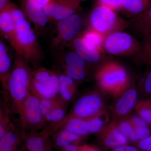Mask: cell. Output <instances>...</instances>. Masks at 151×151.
<instances>
[{"instance_id": "1", "label": "cell", "mask_w": 151, "mask_h": 151, "mask_svg": "<svg viewBox=\"0 0 151 151\" xmlns=\"http://www.w3.org/2000/svg\"><path fill=\"white\" fill-rule=\"evenodd\" d=\"M32 70L29 63L15 52L6 91L16 111L31 92Z\"/></svg>"}, {"instance_id": "2", "label": "cell", "mask_w": 151, "mask_h": 151, "mask_svg": "<svg viewBox=\"0 0 151 151\" xmlns=\"http://www.w3.org/2000/svg\"><path fill=\"white\" fill-rule=\"evenodd\" d=\"M94 77L100 89L114 97H119L129 86L127 70L120 63L114 61L102 64Z\"/></svg>"}, {"instance_id": "3", "label": "cell", "mask_w": 151, "mask_h": 151, "mask_svg": "<svg viewBox=\"0 0 151 151\" xmlns=\"http://www.w3.org/2000/svg\"><path fill=\"white\" fill-rule=\"evenodd\" d=\"M13 48L21 55L32 68L40 67L43 58L36 34L27 19L16 25Z\"/></svg>"}, {"instance_id": "4", "label": "cell", "mask_w": 151, "mask_h": 151, "mask_svg": "<svg viewBox=\"0 0 151 151\" xmlns=\"http://www.w3.org/2000/svg\"><path fill=\"white\" fill-rule=\"evenodd\" d=\"M79 12L56 22L50 42L51 47L55 53L68 47L79 35L85 23V20Z\"/></svg>"}, {"instance_id": "5", "label": "cell", "mask_w": 151, "mask_h": 151, "mask_svg": "<svg viewBox=\"0 0 151 151\" xmlns=\"http://www.w3.org/2000/svg\"><path fill=\"white\" fill-rule=\"evenodd\" d=\"M89 27L107 36L128 27L129 22L119 18L116 12L105 6L97 5L88 17Z\"/></svg>"}, {"instance_id": "6", "label": "cell", "mask_w": 151, "mask_h": 151, "mask_svg": "<svg viewBox=\"0 0 151 151\" xmlns=\"http://www.w3.org/2000/svg\"><path fill=\"white\" fill-rule=\"evenodd\" d=\"M40 102V99L31 92L17 110L19 126L24 132H37L46 125Z\"/></svg>"}, {"instance_id": "7", "label": "cell", "mask_w": 151, "mask_h": 151, "mask_svg": "<svg viewBox=\"0 0 151 151\" xmlns=\"http://www.w3.org/2000/svg\"><path fill=\"white\" fill-rule=\"evenodd\" d=\"M59 86L58 75L54 70L40 66L33 68L31 92L40 99L57 97Z\"/></svg>"}, {"instance_id": "8", "label": "cell", "mask_w": 151, "mask_h": 151, "mask_svg": "<svg viewBox=\"0 0 151 151\" xmlns=\"http://www.w3.org/2000/svg\"><path fill=\"white\" fill-rule=\"evenodd\" d=\"M142 45L127 33L117 31L106 36L104 50L113 55L124 56L137 53L142 50Z\"/></svg>"}, {"instance_id": "9", "label": "cell", "mask_w": 151, "mask_h": 151, "mask_svg": "<svg viewBox=\"0 0 151 151\" xmlns=\"http://www.w3.org/2000/svg\"><path fill=\"white\" fill-rule=\"evenodd\" d=\"M105 111L103 98L96 92L82 95L76 100L70 112L63 120L52 128L70 118L76 117L84 119H92Z\"/></svg>"}, {"instance_id": "10", "label": "cell", "mask_w": 151, "mask_h": 151, "mask_svg": "<svg viewBox=\"0 0 151 151\" xmlns=\"http://www.w3.org/2000/svg\"><path fill=\"white\" fill-rule=\"evenodd\" d=\"M49 22H56L81 10L77 0H51L43 7Z\"/></svg>"}, {"instance_id": "11", "label": "cell", "mask_w": 151, "mask_h": 151, "mask_svg": "<svg viewBox=\"0 0 151 151\" xmlns=\"http://www.w3.org/2000/svg\"><path fill=\"white\" fill-rule=\"evenodd\" d=\"M138 98V92L134 86L128 88L120 95L112 108L114 120L122 119L134 108Z\"/></svg>"}, {"instance_id": "12", "label": "cell", "mask_w": 151, "mask_h": 151, "mask_svg": "<svg viewBox=\"0 0 151 151\" xmlns=\"http://www.w3.org/2000/svg\"><path fill=\"white\" fill-rule=\"evenodd\" d=\"M23 7L27 17L34 24L38 32L45 31L49 21L43 7L33 0H24Z\"/></svg>"}, {"instance_id": "13", "label": "cell", "mask_w": 151, "mask_h": 151, "mask_svg": "<svg viewBox=\"0 0 151 151\" xmlns=\"http://www.w3.org/2000/svg\"><path fill=\"white\" fill-rule=\"evenodd\" d=\"M67 48L75 52L90 65L98 64L102 61L101 52L87 43L79 35L71 42Z\"/></svg>"}, {"instance_id": "14", "label": "cell", "mask_w": 151, "mask_h": 151, "mask_svg": "<svg viewBox=\"0 0 151 151\" xmlns=\"http://www.w3.org/2000/svg\"><path fill=\"white\" fill-rule=\"evenodd\" d=\"M98 133L103 145L108 148L113 149L128 145L129 140L119 131L115 120L106 125Z\"/></svg>"}, {"instance_id": "15", "label": "cell", "mask_w": 151, "mask_h": 151, "mask_svg": "<svg viewBox=\"0 0 151 151\" xmlns=\"http://www.w3.org/2000/svg\"><path fill=\"white\" fill-rule=\"evenodd\" d=\"M12 54L10 49L2 38L0 40V80L2 87L6 91L8 81L12 68Z\"/></svg>"}, {"instance_id": "16", "label": "cell", "mask_w": 151, "mask_h": 151, "mask_svg": "<svg viewBox=\"0 0 151 151\" xmlns=\"http://www.w3.org/2000/svg\"><path fill=\"white\" fill-rule=\"evenodd\" d=\"M16 24L14 21L9 5L0 11V32L1 38L9 44L12 47L14 43Z\"/></svg>"}, {"instance_id": "17", "label": "cell", "mask_w": 151, "mask_h": 151, "mask_svg": "<svg viewBox=\"0 0 151 151\" xmlns=\"http://www.w3.org/2000/svg\"><path fill=\"white\" fill-rule=\"evenodd\" d=\"M128 27L142 38L151 34V5L142 14L130 19Z\"/></svg>"}, {"instance_id": "18", "label": "cell", "mask_w": 151, "mask_h": 151, "mask_svg": "<svg viewBox=\"0 0 151 151\" xmlns=\"http://www.w3.org/2000/svg\"><path fill=\"white\" fill-rule=\"evenodd\" d=\"M54 70L58 73L59 78V97L68 103L73 99L76 94L77 82L69 76L60 71Z\"/></svg>"}, {"instance_id": "19", "label": "cell", "mask_w": 151, "mask_h": 151, "mask_svg": "<svg viewBox=\"0 0 151 151\" xmlns=\"http://www.w3.org/2000/svg\"><path fill=\"white\" fill-rule=\"evenodd\" d=\"M24 131L15 125L9 132L0 138V151H9L17 148L23 141Z\"/></svg>"}, {"instance_id": "20", "label": "cell", "mask_w": 151, "mask_h": 151, "mask_svg": "<svg viewBox=\"0 0 151 151\" xmlns=\"http://www.w3.org/2000/svg\"><path fill=\"white\" fill-rule=\"evenodd\" d=\"M122 10L131 19L140 15L151 5V0H122Z\"/></svg>"}, {"instance_id": "21", "label": "cell", "mask_w": 151, "mask_h": 151, "mask_svg": "<svg viewBox=\"0 0 151 151\" xmlns=\"http://www.w3.org/2000/svg\"><path fill=\"white\" fill-rule=\"evenodd\" d=\"M56 147L62 150L70 144H77L82 137L64 129H60L52 134Z\"/></svg>"}, {"instance_id": "22", "label": "cell", "mask_w": 151, "mask_h": 151, "mask_svg": "<svg viewBox=\"0 0 151 151\" xmlns=\"http://www.w3.org/2000/svg\"><path fill=\"white\" fill-rule=\"evenodd\" d=\"M80 36L87 43L100 52L104 50V45L106 36L89 28L84 31Z\"/></svg>"}, {"instance_id": "23", "label": "cell", "mask_w": 151, "mask_h": 151, "mask_svg": "<svg viewBox=\"0 0 151 151\" xmlns=\"http://www.w3.org/2000/svg\"><path fill=\"white\" fill-rule=\"evenodd\" d=\"M5 96L4 97L3 106L0 110V138L4 136L15 126L11 119V110L9 103L6 102Z\"/></svg>"}, {"instance_id": "24", "label": "cell", "mask_w": 151, "mask_h": 151, "mask_svg": "<svg viewBox=\"0 0 151 151\" xmlns=\"http://www.w3.org/2000/svg\"><path fill=\"white\" fill-rule=\"evenodd\" d=\"M67 103H63L53 109L44 117L47 126L52 129L65 118L67 112Z\"/></svg>"}, {"instance_id": "25", "label": "cell", "mask_w": 151, "mask_h": 151, "mask_svg": "<svg viewBox=\"0 0 151 151\" xmlns=\"http://www.w3.org/2000/svg\"><path fill=\"white\" fill-rule=\"evenodd\" d=\"M109 115L104 111L97 116L88 119L90 134L99 133L107 125Z\"/></svg>"}, {"instance_id": "26", "label": "cell", "mask_w": 151, "mask_h": 151, "mask_svg": "<svg viewBox=\"0 0 151 151\" xmlns=\"http://www.w3.org/2000/svg\"><path fill=\"white\" fill-rule=\"evenodd\" d=\"M134 108L138 115L151 125V101L150 98L137 102Z\"/></svg>"}, {"instance_id": "27", "label": "cell", "mask_w": 151, "mask_h": 151, "mask_svg": "<svg viewBox=\"0 0 151 151\" xmlns=\"http://www.w3.org/2000/svg\"><path fill=\"white\" fill-rule=\"evenodd\" d=\"M63 103H66L59 97L40 99V106L41 112L43 117L46 116L55 108Z\"/></svg>"}, {"instance_id": "28", "label": "cell", "mask_w": 151, "mask_h": 151, "mask_svg": "<svg viewBox=\"0 0 151 151\" xmlns=\"http://www.w3.org/2000/svg\"><path fill=\"white\" fill-rule=\"evenodd\" d=\"M142 47L138 55L145 64L151 66V33L142 38Z\"/></svg>"}, {"instance_id": "29", "label": "cell", "mask_w": 151, "mask_h": 151, "mask_svg": "<svg viewBox=\"0 0 151 151\" xmlns=\"http://www.w3.org/2000/svg\"><path fill=\"white\" fill-rule=\"evenodd\" d=\"M150 136L151 129L148 127L134 128L128 138V140L136 144Z\"/></svg>"}, {"instance_id": "30", "label": "cell", "mask_w": 151, "mask_h": 151, "mask_svg": "<svg viewBox=\"0 0 151 151\" xmlns=\"http://www.w3.org/2000/svg\"><path fill=\"white\" fill-rule=\"evenodd\" d=\"M12 17L16 24H18L27 19V17L23 11L12 2L9 4Z\"/></svg>"}, {"instance_id": "31", "label": "cell", "mask_w": 151, "mask_h": 151, "mask_svg": "<svg viewBox=\"0 0 151 151\" xmlns=\"http://www.w3.org/2000/svg\"><path fill=\"white\" fill-rule=\"evenodd\" d=\"M119 122H116L119 131L128 139L131 133L134 130V127L130 122L129 119H122Z\"/></svg>"}, {"instance_id": "32", "label": "cell", "mask_w": 151, "mask_h": 151, "mask_svg": "<svg viewBox=\"0 0 151 151\" xmlns=\"http://www.w3.org/2000/svg\"><path fill=\"white\" fill-rule=\"evenodd\" d=\"M97 5L105 6L116 12L122 8V0H97Z\"/></svg>"}, {"instance_id": "33", "label": "cell", "mask_w": 151, "mask_h": 151, "mask_svg": "<svg viewBox=\"0 0 151 151\" xmlns=\"http://www.w3.org/2000/svg\"><path fill=\"white\" fill-rule=\"evenodd\" d=\"M144 77L142 83V89L143 93L146 96H151V66Z\"/></svg>"}, {"instance_id": "34", "label": "cell", "mask_w": 151, "mask_h": 151, "mask_svg": "<svg viewBox=\"0 0 151 151\" xmlns=\"http://www.w3.org/2000/svg\"><path fill=\"white\" fill-rule=\"evenodd\" d=\"M29 151H52L51 139L37 143L32 146Z\"/></svg>"}, {"instance_id": "35", "label": "cell", "mask_w": 151, "mask_h": 151, "mask_svg": "<svg viewBox=\"0 0 151 151\" xmlns=\"http://www.w3.org/2000/svg\"><path fill=\"white\" fill-rule=\"evenodd\" d=\"M129 119L134 128L148 127V123L139 115L132 116Z\"/></svg>"}, {"instance_id": "36", "label": "cell", "mask_w": 151, "mask_h": 151, "mask_svg": "<svg viewBox=\"0 0 151 151\" xmlns=\"http://www.w3.org/2000/svg\"><path fill=\"white\" fill-rule=\"evenodd\" d=\"M137 147L142 151H151V136L136 143Z\"/></svg>"}, {"instance_id": "37", "label": "cell", "mask_w": 151, "mask_h": 151, "mask_svg": "<svg viewBox=\"0 0 151 151\" xmlns=\"http://www.w3.org/2000/svg\"><path fill=\"white\" fill-rule=\"evenodd\" d=\"M139 150L137 147L126 145L112 149V151H139Z\"/></svg>"}, {"instance_id": "38", "label": "cell", "mask_w": 151, "mask_h": 151, "mask_svg": "<svg viewBox=\"0 0 151 151\" xmlns=\"http://www.w3.org/2000/svg\"><path fill=\"white\" fill-rule=\"evenodd\" d=\"M79 147L76 144H70L63 149L64 151H78Z\"/></svg>"}, {"instance_id": "39", "label": "cell", "mask_w": 151, "mask_h": 151, "mask_svg": "<svg viewBox=\"0 0 151 151\" xmlns=\"http://www.w3.org/2000/svg\"><path fill=\"white\" fill-rule=\"evenodd\" d=\"M78 151H98L97 149L89 146H83L79 147Z\"/></svg>"}, {"instance_id": "40", "label": "cell", "mask_w": 151, "mask_h": 151, "mask_svg": "<svg viewBox=\"0 0 151 151\" xmlns=\"http://www.w3.org/2000/svg\"><path fill=\"white\" fill-rule=\"evenodd\" d=\"M11 2L10 0H0V11L5 8Z\"/></svg>"}, {"instance_id": "41", "label": "cell", "mask_w": 151, "mask_h": 151, "mask_svg": "<svg viewBox=\"0 0 151 151\" xmlns=\"http://www.w3.org/2000/svg\"><path fill=\"white\" fill-rule=\"evenodd\" d=\"M35 2L37 3L40 6H42L43 7L45 6L47 4H48L51 0H33Z\"/></svg>"}, {"instance_id": "42", "label": "cell", "mask_w": 151, "mask_h": 151, "mask_svg": "<svg viewBox=\"0 0 151 151\" xmlns=\"http://www.w3.org/2000/svg\"><path fill=\"white\" fill-rule=\"evenodd\" d=\"M9 151H19V150L18 149H17V148L14 149H13V150H11Z\"/></svg>"}, {"instance_id": "43", "label": "cell", "mask_w": 151, "mask_h": 151, "mask_svg": "<svg viewBox=\"0 0 151 151\" xmlns=\"http://www.w3.org/2000/svg\"><path fill=\"white\" fill-rule=\"evenodd\" d=\"M77 1H78L80 2H81V1H86V0H77Z\"/></svg>"}, {"instance_id": "44", "label": "cell", "mask_w": 151, "mask_h": 151, "mask_svg": "<svg viewBox=\"0 0 151 151\" xmlns=\"http://www.w3.org/2000/svg\"><path fill=\"white\" fill-rule=\"evenodd\" d=\"M150 101H151V97H150Z\"/></svg>"}]
</instances>
